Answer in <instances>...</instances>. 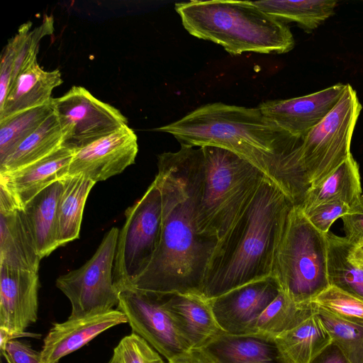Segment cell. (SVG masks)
<instances>
[{
  "mask_svg": "<svg viewBox=\"0 0 363 363\" xmlns=\"http://www.w3.org/2000/svg\"><path fill=\"white\" fill-rule=\"evenodd\" d=\"M154 179L162 197L160 238L145 272L129 286L158 294H201L218 240L201 235L196 214L203 178V152L181 145L157 156Z\"/></svg>",
  "mask_w": 363,
  "mask_h": 363,
  "instance_id": "cell-1",
  "label": "cell"
},
{
  "mask_svg": "<svg viewBox=\"0 0 363 363\" xmlns=\"http://www.w3.org/2000/svg\"><path fill=\"white\" fill-rule=\"evenodd\" d=\"M191 147L231 151L259 169L294 206H301L311 186L299 156L300 137L286 133L259 107L208 104L155 129Z\"/></svg>",
  "mask_w": 363,
  "mask_h": 363,
  "instance_id": "cell-2",
  "label": "cell"
},
{
  "mask_svg": "<svg viewBox=\"0 0 363 363\" xmlns=\"http://www.w3.org/2000/svg\"><path fill=\"white\" fill-rule=\"evenodd\" d=\"M294 206L265 178L230 230L218 241L206 269L201 294L210 299L272 276L276 251Z\"/></svg>",
  "mask_w": 363,
  "mask_h": 363,
  "instance_id": "cell-3",
  "label": "cell"
},
{
  "mask_svg": "<svg viewBox=\"0 0 363 363\" xmlns=\"http://www.w3.org/2000/svg\"><path fill=\"white\" fill-rule=\"evenodd\" d=\"M174 6L190 35L220 45L233 55L282 54L294 48L289 26L253 1L194 0Z\"/></svg>",
  "mask_w": 363,
  "mask_h": 363,
  "instance_id": "cell-4",
  "label": "cell"
},
{
  "mask_svg": "<svg viewBox=\"0 0 363 363\" xmlns=\"http://www.w3.org/2000/svg\"><path fill=\"white\" fill-rule=\"evenodd\" d=\"M203 178L197 207L199 233L220 240L235 225L267 178L237 154L213 147H201Z\"/></svg>",
  "mask_w": 363,
  "mask_h": 363,
  "instance_id": "cell-5",
  "label": "cell"
},
{
  "mask_svg": "<svg viewBox=\"0 0 363 363\" xmlns=\"http://www.w3.org/2000/svg\"><path fill=\"white\" fill-rule=\"evenodd\" d=\"M272 276L281 291L297 303L311 302L330 286L326 234L308 221L301 206H294L289 214Z\"/></svg>",
  "mask_w": 363,
  "mask_h": 363,
  "instance_id": "cell-6",
  "label": "cell"
},
{
  "mask_svg": "<svg viewBox=\"0 0 363 363\" xmlns=\"http://www.w3.org/2000/svg\"><path fill=\"white\" fill-rule=\"evenodd\" d=\"M362 108L356 91L347 84L333 109L301 137L300 160L311 186L321 182L352 155V135Z\"/></svg>",
  "mask_w": 363,
  "mask_h": 363,
  "instance_id": "cell-7",
  "label": "cell"
},
{
  "mask_svg": "<svg viewBox=\"0 0 363 363\" xmlns=\"http://www.w3.org/2000/svg\"><path fill=\"white\" fill-rule=\"evenodd\" d=\"M125 215L113 263V281L118 291L132 285L145 272L159 245L162 197L155 181Z\"/></svg>",
  "mask_w": 363,
  "mask_h": 363,
  "instance_id": "cell-8",
  "label": "cell"
},
{
  "mask_svg": "<svg viewBox=\"0 0 363 363\" xmlns=\"http://www.w3.org/2000/svg\"><path fill=\"white\" fill-rule=\"evenodd\" d=\"M119 230L104 235L94 255L81 267L60 276L56 286L68 298V318H80L113 310L119 303L113 281V263Z\"/></svg>",
  "mask_w": 363,
  "mask_h": 363,
  "instance_id": "cell-9",
  "label": "cell"
},
{
  "mask_svg": "<svg viewBox=\"0 0 363 363\" xmlns=\"http://www.w3.org/2000/svg\"><path fill=\"white\" fill-rule=\"evenodd\" d=\"M117 309L125 315L132 332L146 340L168 362L192 350L162 294L126 286L119 290Z\"/></svg>",
  "mask_w": 363,
  "mask_h": 363,
  "instance_id": "cell-10",
  "label": "cell"
},
{
  "mask_svg": "<svg viewBox=\"0 0 363 363\" xmlns=\"http://www.w3.org/2000/svg\"><path fill=\"white\" fill-rule=\"evenodd\" d=\"M51 104L60 126L62 147L74 152L128 125L118 109L82 86H73L63 96L52 98Z\"/></svg>",
  "mask_w": 363,
  "mask_h": 363,
  "instance_id": "cell-11",
  "label": "cell"
},
{
  "mask_svg": "<svg viewBox=\"0 0 363 363\" xmlns=\"http://www.w3.org/2000/svg\"><path fill=\"white\" fill-rule=\"evenodd\" d=\"M281 291L277 279L270 276L233 289L210 298L221 330L229 334H251L263 311Z\"/></svg>",
  "mask_w": 363,
  "mask_h": 363,
  "instance_id": "cell-12",
  "label": "cell"
},
{
  "mask_svg": "<svg viewBox=\"0 0 363 363\" xmlns=\"http://www.w3.org/2000/svg\"><path fill=\"white\" fill-rule=\"evenodd\" d=\"M138 152L137 135L124 125L74 152L68 175L82 174L96 183L106 180L134 164Z\"/></svg>",
  "mask_w": 363,
  "mask_h": 363,
  "instance_id": "cell-13",
  "label": "cell"
},
{
  "mask_svg": "<svg viewBox=\"0 0 363 363\" xmlns=\"http://www.w3.org/2000/svg\"><path fill=\"white\" fill-rule=\"evenodd\" d=\"M347 84L339 83L298 97L261 103L262 113L279 128L301 137L319 124L342 96Z\"/></svg>",
  "mask_w": 363,
  "mask_h": 363,
  "instance_id": "cell-14",
  "label": "cell"
},
{
  "mask_svg": "<svg viewBox=\"0 0 363 363\" xmlns=\"http://www.w3.org/2000/svg\"><path fill=\"white\" fill-rule=\"evenodd\" d=\"M38 272L0 264V328L25 333L38 320Z\"/></svg>",
  "mask_w": 363,
  "mask_h": 363,
  "instance_id": "cell-15",
  "label": "cell"
},
{
  "mask_svg": "<svg viewBox=\"0 0 363 363\" xmlns=\"http://www.w3.org/2000/svg\"><path fill=\"white\" fill-rule=\"evenodd\" d=\"M41 259L22 208L0 186V264L38 272Z\"/></svg>",
  "mask_w": 363,
  "mask_h": 363,
  "instance_id": "cell-16",
  "label": "cell"
},
{
  "mask_svg": "<svg viewBox=\"0 0 363 363\" xmlns=\"http://www.w3.org/2000/svg\"><path fill=\"white\" fill-rule=\"evenodd\" d=\"M125 323H128L125 315L117 308L55 323L43 340L40 352L41 359L45 363H57L106 330Z\"/></svg>",
  "mask_w": 363,
  "mask_h": 363,
  "instance_id": "cell-17",
  "label": "cell"
},
{
  "mask_svg": "<svg viewBox=\"0 0 363 363\" xmlns=\"http://www.w3.org/2000/svg\"><path fill=\"white\" fill-rule=\"evenodd\" d=\"M74 152L61 147L45 157L11 172L0 174L4 187L20 207L69 174Z\"/></svg>",
  "mask_w": 363,
  "mask_h": 363,
  "instance_id": "cell-18",
  "label": "cell"
},
{
  "mask_svg": "<svg viewBox=\"0 0 363 363\" xmlns=\"http://www.w3.org/2000/svg\"><path fill=\"white\" fill-rule=\"evenodd\" d=\"M63 82L58 69H43L35 61L17 76L0 107V120L51 103L52 90Z\"/></svg>",
  "mask_w": 363,
  "mask_h": 363,
  "instance_id": "cell-19",
  "label": "cell"
},
{
  "mask_svg": "<svg viewBox=\"0 0 363 363\" xmlns=\"http://www.w3.org/2000/svg\"><path fill=\"white\" fill-rule=\"evenodd\" d=\"M162 295L176 315L191 350L203 348L224 333L216 321L209 299L201 294Z\"/></svg>",
  "mask_w": 363,
  "mask_h": 363,
  "instance_id": "cell-20",
  "label": "cell"
},
{
  "mask_svg": "<svg viewBox=\"0 0 363 363\" xmlns=\"http://www.w3.org/2000/svg\"><path fill=\"white\" fill-rule=\"evenodd\" d=\"M215 363H283L274 340L223 333L200 349Z\"/></svg>",
  "mask_w": 363,
  "mask_h": 363,
  "instance_id": "cell-21",
  "label": "cell"
},
{
  "mask_svg": "<svg viewBox=\"0 0 363 363\" xmlns=\"http://www.w3.org/2000/svg\"><path fill=\"white\" fill-rule=\"evenodd\" d=\"M61 189L62 180L55 182L22 207L41 258L60 247L57 208Z\"/></svg>",
  "mask_w": 363,
  "mask_h": 363,
  "instance_id": "cell-22",
  "label": "cell"
},
{
  "mask_svg": "<svg viewBox=\"0 0 363 363\" xmlns=\"http://www.w3.org/2000/svg\"><path fill=\"white\" fill-rule=\"evenodd\" d=\"M274 342L283 363H311L332 343L316 311L298 326L274 337Z\"/></svg>",
  "mask_w": 363,
  "mask_h": 363,
  "instance_id": "cell-23",
  "label": "cell"
},
{
  "mask_svg": "<svg viewBox=\"0 0 363 363\" xmlns=\"http://www.w3.org/2000/svg\"><path fill=\"white\" fill-rule=\"evenodd\" d=\"M362 194L359 167L351 155L321 182L310 187L301 208L329 201H340L350 207Z\"/></svg>",
  "mask_w": 363,
  "mask_h": 363,
  "instance_id": "cell-24",
  "label": "cell"
},
{
  "mask_svg": "<svg viewBox=\"0 0 363 363\" xmlns=\"http://www.w3.org/2000/svg\"><path fill=\"white\" fill-rule=\"evenodd\" d=\"M95 184L82 174L62 179L57 208L59 246L79 238L86 200Z\"/></svg>",
  "mask_w": 363,
  "mask_h": 363,
  "instance_id": "cell-25",
  "label": "cell"
},
{
  "mask_svg": "<svg viewBox=\"0 0 363 363\" xmlns=\"http://www.w3.org/2000/svg\"><path fill=\"white\" fill-rule=\"evenodd\" d=\"M62 143L60 126L53 113L0 162V174L11 172L32 164L61 147Z\"/></svg>",
  "mask_w": 363,
  "mask_h": 363,
  "instance_id": "cell-26",
  "label": "cell"
},
{
  "mask_svg": "<svg viewBox=\"0 0 363 363\" xmlns=\"http://www.w3.org/2000/svg\"><path fill=\"white\" fill-rule=\"evenodd\" d=\"M315 312L311 302L297 303L281 291L257 318L251 334L274 340L305 321Z\"/></svg>",
  "mask_w": 363,
  "mask_h": 363,
  "instance_id": "cell-27",
  "label": "cell"
},
{
  "mask_svg": "<svg viewBox=\"0 0 363 363\" xmlns=\"http://www.w3.org/2000/svg\"><path fill=\"white\" fill-rule=\"evenodd\" d=\"M328 241V277L330 286H335L363 301V265L349 259L353 245L345 237L330 232Z\"/></svg>",
  "mask_w": 363,
  "mask_h": 363,
  "instance_id": "cell-28",
  "label": "cell"
},
{
  "mask_svg": "<svg viewBox=\"0 0 363 363\" xmlns=\"http://www.w3.org/2000/svg\"><path fill=\"white\" fill-rule=\"evenodd\" d=\"M253 3L276 19L295 22L306 30L318 28L335 13L334 0H264Z\"/></svg>",
  "mask_w": 363,
  "mask_h": 363,
  "instance_id": "cell-29",
  "label": "cell"
},
{
  "mask_svg": "<svg viewBox=\"0 0 363 363\" xmlns=\"http://www.w3.org/2000/svg\"><path fill=\"white\" fill-rule=\"evenodd\" d=\"M54 113L51 103L0 120V162Z\"/></svg>",
  "mask_w": 363,
  "mask_h": 363,
  "instance_id": "cell-30",
  "label": "cell"
},
{
  "mask_svg": "<svg viewBox=\"0 0 363 363\" xmlns=\"http://www.w3.org/2000/svg\"><path fill=\"white\" fill-rule=\"evenodd\" d=\"M315 306L332 343L350 363H363V325L341 319Z\"/></svg>",
  "mask_w": 363,
  "mask_h": 363,
  "instance_id": "cell-31",
  "label": "cell"
},
{
  "mask_svg": "<svg viewBox=\"0 0 363 363\" xmlns=\"http://www.w3.org/2000/svg\"><path fill=\"white\" fill-rule=\"evenodd\" d=\"M53 18L50 16H46L42 23L33 30H31L30 21L20 26L18 33L13 36L16 42V52L11 84L22 70L37 61L40 41L45 35L53 33Z\"/></svg>",
  "mask_w": 363,
  "mask_h": 363,
  "instance_id": "cell-32",
  "label": "cell"
},
{
  "mask_svg": "<svg viewBox=\"0 0 363 363\" xmlns=\"http://www.w3.org/2000/svg\"><path fill=\"white\" fill-rule=\"evenodd\" d=\"M311 302L341 319L363 325V301L330 286Z\"/></svg>",
  "mask_w": 363,
  "mask_h": 363,
  "instance_id": "cell-33",
  "label": "cell"
},
{
  "mask_svg": "<svg viewBox=\"0 0 363 363\" xmlns=\"http://www.w3.org/2000/svg\"><path fill=\"white\" fill-rule=\"evenodd\" d=\"M113 355L120 363H168L146 340L133 332L121 340Z\"/></svg>",
  "mask_w": 363,
  "mask_h": 363,
  "instance_id": "cell-34",
  "label": "cell"
},
{
  "mask_svg": "<svg viewBox=\"0 0 363 363\" xmlns=\"http://www.w3.org/2000/svg\"><path fill=\"white\" fill-rule=\"evenodd\" d=\"M349 208V206L340 201H329L301 209L308 221L319 231L326 234L331 225L342 218Z\"/></svg>",
  "mask_w": 363,
  "mask_h": 363,
  "instance_id": "cell-35",
  "label": "cell"
},
{
  "mask_svg": "<svg viewBox=\"0 0 363 363\" xmlns=\"http://www.w3.org/2000/svg\"><path fill=\"white\" fill-rule=\"evenodd\" d=\"M345 238L354 246L363 242V194L341 218Z\"/></svg>",
  "mask_w": 363,
  "mask_h": 363,
  "instance_id": "cell-36",
  "label": "cell"
},
{
  "mask_svg": "<svg viewBox=\"0 0 363 363\" xmlns=\"http://www.w3.org/2000/svg\"><path fill=\"white\" fill-rule=\"evenodd\" d=\"M1 354L8 363H45L40 352L24 342L13 340L1 350Z\"/></svg>",
  "mask_w": 363,
  "mask_h": 363,
  "instance_id": "cell-37",
  "label": "cell"
},
{
  "mask_svg": "<svg viewBox=\"0 0 363 363\" xmlns=\"http://www.w3.org/2000/svg\"><path fill=\"white\" fill-rule=\"evenodd\" d=\"M16 52V42L13 37L3 50L0 62V107L3 106L11 85Z\"/></svg>",
  "mask_w": 363,
  "mask_h": 363,
  "instance_id": "cell-38",
  "label": "cell"
},
{
  "mask_svg": "<svg viewBox=\"0 0 363 363\" xmlns=\"http://www.w3.org/2000/svg\"><path fill=\"white\" fill-rule=\"evenodd\" d=\"M311 363H350L333 343L329 345Z\"/></svg>",
  "mask_w": 363,
  "mask_h": 363,
  "instance_id": "cell-39",
  "label": "cell"
},
{
  "mask_svg": "<svg viewBox=\"0 0 363 363\" xmlns=\"http://www.w3.org/2000/svg\"><path fill=\"white\" fill-rule=\"evenodd\" d=\"M40 334L30 332L25 333H12L0 328V350L3 349L6 344L11 340H16L19 337H35L39 338Z\"/></svg>",
  "mask_w": 363,
  "mask_h": 363,
  "instance_id": "cell-40",
  "label": "cell"
},
{
  "mask_svg": "<svg viewBox=\"0 0 363 363\" xmlns=\"http://www.w3.org/2000/svg\"><path fill=\"white\" fill-rule=\"evenodd\" d=\"M168 363H202L201 352L199 350H192Z\"/></svg>",
  "mask_w": 363,
  "mask_h": 363,
  "instance_id": "cell-41",
  "label": "cell"
},
{
  "mask_svg": "<svg viewBox=\"0 0 363 363\" xmlns=\"http://www.w3.org/2000/svg\"><path fill=\"white\" fill-rule=\"evenodd\" d=\"M349 259L354 264L363 265V242L353 246L349 255Z\"/></svg>",
  "mask_w": 363,
  "mask_h": 363,
  "instance_id": "cell-42",
  "label": "cell"
},
{
  "mask_svg": "<svg viewBox=\"0 0 363 363\" xmlns=\"http://www.w3.org/2000/svg\"><path fill=\"white\" fill-rule=\"evenodd\" d=\"M201 355L202 363H215L203 352L199 350Z\"/></svg>",
  "mask_w": 363,
  "mask_h": 363,
  "instance_id": "cell-43",
  "label": "cell"
},
{
  "mask_svg": "<svg viewBox=\"0 0 363 363\" xmlns=\"http://www.w3.org/2000/svg\"><path fill=\"white\" fill-rule=\"evenodd\" d=\"M108 363H120L118 359L113 355Z\"/></svg>",
  "mask_w": 363,
  "mask_h": 363,
  "instance_id": "cell-44",
  "label": "cell"
}]
</instances>
